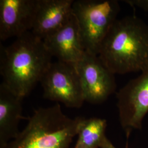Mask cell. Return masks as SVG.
Segmentation results:
<instances>
[{"label":"cell","mask_w":148,"mask_h":148,"mask_svg":"<svg viewBox=\"0 0 148 148\" xmlns=\"http://www.w3.org/2000/svg\"><path fill=\"white\" fill-rule=\"evenodd\" d=\"M0 73L2 83L22 99L40 82L52 63V56L42 40L29 32L11 45H1Z\"/></svg>","instance_id":"1"},{"label":"cell","mask_w":148,"mask_h":148,"mask_svg":"<svg viewBox=\"0 0 148 148\" xmlns=\"http://www.w3.org/2000/svg\"><path fill=\"white\" fill-rule=\"evenodd\" d=\"M98 56L114 74L148 69V24L135 15L117 19L101 45Z\"/></svg>","instance_id":"2"},{"label":"cell","mask_w":148,"mask_h":148,"mask_svg":"<svg viewBox=\"0 0 148 148\" xmlns=\"http://www.w3.org/2000/svg\"><path fill=\"white\" fill-rule=\"evenodd\" d=\"M26 126L1 148H71L79 117L64 114L59 104L35 110Z\"/></svg>","instance_id":"3"},{"label":"cell","mask_w":148,"mask_h":148,"mask_svg":"<svg viewBox=\"0 0 148 148\" xmlns=\"http://www.w3.org/2000/svg\"><path fill=\"white\" fill-rule=\"evenodd\" d=\"M73 13L86 52L98 55L101 45L120 11L117 0L74 1Z\"/></svg>","instance_id":"4"},{"label":"cell","mask_w":148,"mask_h":148,"mask_svg":"<svg viewBox=\"0 0 148 148\" xmlns=\"http://www.w3.org/2000/svg\"><path fill=\"white\" fill-rule=\"evenodd\" d=\"M40 83L46 99L76 109L80 108L85 101L81 79L74 64L59 60L52 62Z\"/></svg>","instance_id":"5"},{"label":"cell","mask_w":148,"mask_h":148,"mask_svg":"<svg viewBox=\"0 0 148 148\" xmlns=\"http://www.w3.org/2000/svg\"><path fill=\"white\" fill-rule=\"evenodd\" d=\"M119 121L127 139L134 130H141L148 113V69L130 80L116 93Z\"/></svg>","instance_id":"6"},{"label":"cell","mask_w":148,"mask_h":148,"mask_svg":"<svg viewBox=\"0 0 148 148\" xmlns=\"http://www.w3.org/2000/svg\"><path fill=\"white\" fill-rule=\"evenodd\" d=\"M74 64L79 75L85 101L101 104L115 92V74L106 68L98 56L86 52L82 59Z\"/></svg>","instance_id":"7"},{"label":"cell","mask_w":148,"mask_h":148,"mask_svg":"<svg viewBox=\"0 0 148 148\" xmlns=\"http://www.w3.org/2000/svg\"><path fill=\"white\" fill-rule=\"evenodd\" d=\"M38 0L0 1V39L19 37L32 31Z\"/></svg>","instance_id":"8"},{"label":"cell","mask_w":148,"mask_h":148,"mask_svg":"<svg viewBox=\"0 0 148 148\" xmlns=\"http://www.w3.org/2000/svg\"><path fill=\"white\" fill-rule=\"evenodd\" d=\"M43 41L52 57L65 63L76 64L82 59L86 52L81 41L77 21L73 13L63 26Z\"/></svg>","instance_id":"9"},{"label":"cell","mask_w":148,"mask_h":148,"mask_svg":"<svg viewBox=\"0 0 148 148\" xmlns=\"http://www.w3.org/2000/svg\"><path fill=\"white\" fill-rule=\"evenodd\" d=\"M74 0H38L32 33L43 40L69 21Z\"/></svg>","instance_id":"10"},{"label":"cell","mask_w":148,"mask_h":148,"mask_svg":"<svg viewBox=\"0 0 148 148\" xmlns=\"http://www.w3.org/2000/svg\"><path fill=\"white\" fill-rule=\"evenodd\" d=\"M23 99L12 92L5 85H0V148L14 139L20 132Z\"/></svg>","instance_id":"11"},{"label":"cell","mask_w":148,"mask_h":148,"mask_svg":"<svg viewBox=\"0 0 148 148\" xmlns=\"http://www.w3.org/2000/svg\"><path fill=\"white\" fill-rule=\"evenodd\" d=\"M106 119L79 117L77 141L71 148H101L107 138Z\"/></svg>","instance_id":"12"},{"label":"cell","mask_w":148,"mask_h":148,"mask_svg":"<svg viewBox=\"0 0 148 148\" xmlns=\"http://www.w3.org/2000/svg\"><path fill=\"white\" fill-rule=\"evenodd\" d=\"M123 1L132 7H137L148 12V0H125Z\"/></svg>","instance_id":"13"},{"label":"cell","mask_w":148,"mask_h":148,"mask_svg":"<svg viewBox=\"0 0 148 148\" xmlns=\"http://www.w3.org/2000/svg\"><path fill=\"white\" fill-rule=\"evenodd\" d=\"M101 148H117L114 145V144L111 143V141L108 138H106L105 141L101 145Z\"/></svg>","instance_id":"14"}]
</instances>
